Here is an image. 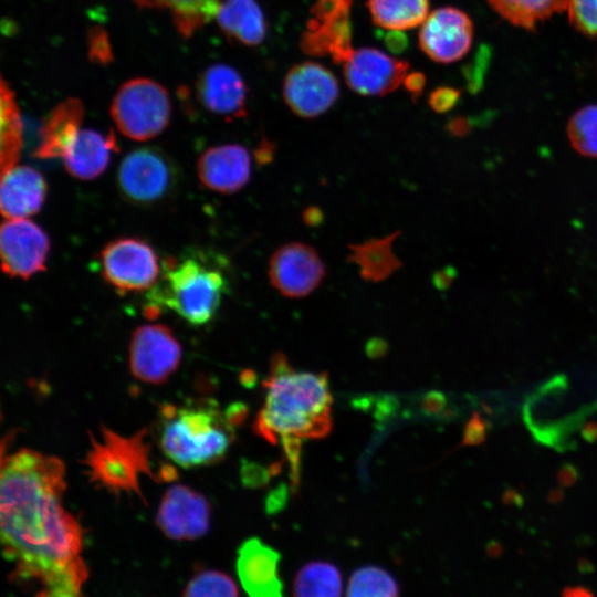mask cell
I'll return each instance as SVG.
<instances>
[{
  "label": "cell",
  "instance_id": "cell-39",
  "mask_svg": "<svg viewBox=\"0 0 597 597\" xmlns=\"http://www.w3.org/2000/svg\"><path fill=\"white\" fill-rule=\"evenodd\" d=\"M455 274L457 273L453 270V268H450V266L437 271L433 274L434 286L438 287L439 290L448 289L451 285Z\"/></svg>",
  "mask_w": 597,
  "mask_h": 597
},
{
  "label": "cell",
  "instance_id": "cell-17",
  "mask_svg": "<svg viewBox=\"0 0 597 597\" xmlns=\"http://www.w3.org/2000/svg\"><path fill=\"white\" fill-rule=\"evenodd\" d=\"M197 174L206 188L224 195L235 193L250 180V154L239 144L209 147L197 160Z\"/></svg>",
  "mask_w": 597,
  "mask_h": 597
},
{
  "label": "cell",
  "instance_id": "cell-7",
  "mask_svg": "<svg viewBox=\"0 0 597 597\" xmlns=\"http://www.w3.org/2000/svg\"><path fill=\"white\" fill-rule=\"evenodd\" d=\"M86 463L91 478L103 486L139 493V474L149 473L144 433L124 438L104 430L102 440L93 442Z\"/></svg>",
  "mask_w": 597,
  "mask_h": 597
},
{
  "label": "cell",
  "instance_id": "cell-18",
  "mask_svg": "<svg viewBox=\"0 0 597 597\" xmlns=\"http://www.w3.org/2000/svg\"><path fill=\"white\" fill-rule=\"evenodd\" d=\"M197 96L202 107L227 122L247 116V86L232 66H209L198 78Z\"/></svg>",
  "mask_w": 597,
  "mask_h": 597
},
{
  "label": "cell",
  "instance_id": "cell-30",
  "mask_svg": "<svg viewBox=\"0 0 597 597\" xmlns=\"http://www.w3.org/2000/svg\"><path fill=\"white\" fill-rule=\"evenodd\" d=\"M567 136L578 154L597 158V104L575 112L567 124Z\"/></svg>",
  "mask_w": 597,
  "mask_h": 597
},
{
  "label": "cell",
  "instance_id": "cell-28",
  "mask_svg": "<svg viewBox=\"0 0 597 597\" xmlns=\"http://www.w3.org/2000/svg\"><path fill=\"white\" fill-rule=\"evenodd\" d=\"M505 20L515 27L533 30L537 22L567 9L569 0H486Z\"/></svg>",
  "mask_w": 597,
  "mask_h": 597
},
{
  "label": "cell",
  "instance_id": "cell-14",
  "mask_svg": "<svg viewBox=\"0 0 597 597\" xmlns=\"http://www.w3.org/2000/svg\"><path fill=\"white\" fill-rule=\"evenodd\" d=\"M473 40V24L463 11L443 7L428 14L419 31V45L426 55L439 63L462 59Z\"/></svg>",
  "mask_w": 597,
  "mask_h": 597
},
{
  "label": "cell",
  "instance_id": "cell-16",
  "mask_svg": "<svg viewBox=\"0 0 597 597\" xmlns=\"http://www.w3.org/2000/svg\"><path fill=\"white\" fill-rule=\"evenodd\" d=\"M280 562V552L259 537H250L240 545L237 574L249 597H284Z\"/></svg>",
  "mask_w": 597,
  "mask_h": 597
},
{
  "label": "cell",
  "instance_id": "cell-1",
  "mask_svg": "<svg viewBox=\"0 0 597 597\" xmlns=\"http://www.w3.org/2000/svg\"><path fill=\"white\" fill-rule=\"evenodd\" d=\"M64 473L60 459L29 449L1 463L3 553L15 566L12 577L42 587L38 597H85L82 531L63 505Z\"/></svg>",
  "mask_w": 597,
  "mask_h": 597
},
{
  "label": "cell",
  "instance_id": "cell-40",
  "mask_svg": "<svg viewBox=\"0 0 597 597\" xmlns=\"http://www.w3.org/2000/svg\"><path fill=\"white\" fill-rule=\"evenodd\" d=\"M303 221L310 226H318L323 221V212L317 207H308L303 211Z\"/></svg>",
  "mask_w": 597,
  "mask_h": 597
},
{
  "label": "cell",
  "instance_id": "cell-10",
  "mask_svg": "<svg viewBox=\"0 0 597 597\" xmlns=\"http://www.w3.org/2000/svg\"><path fill=\"white\" fill-rule=\"evenodd\" d=\"M50 240L45 231L28 219L6 220L0 229L2 271L10 277L28 280L45 270Z\"/></svg>",
  "mask_w": 597,
  "mask_h": 597
},
{
  "label": "cell",
  "instance_id": "cell-3",
  "mask_svg": "<svg viewBox=\"0 0 597 597\" xmlns=\"http://www.w3.org/2000/svg\"><path fill=\"white\" fill-rule=\"evenodd\" d=\"M221 265L214 256L197 249L166 258L160 277L147 295L146 311L153 315L168 308L191 325L209 323L229 291Z\"/></svg>",
  "mask_w": 597,
  "mask_h": 597
},
{
  "label": "cell",
  "instance_id": "cell-12",
  "mask_svg": "<svg viewBox=\"0 0 597 597\" xmlns=\"http://www.w3.org/2000/svg\"><path fill=\"white\" fill-rule=\"evenodd\" d=\"M338 95L339 85L335 75L315 62L295 64L284 77V102L295 115L303 118L326 113Z\"/></svg>",
  "mask_w": 597,
  "mask_h": 597
},
{
  "label": "cell",
  "instance_id": "cell-26",
  "mask_svg": "<svg viewBox=\"0 0 597 597\" xmlns=\"http://www.w3.org/2000/svg\"><path fill=\"white\" fill-rule=\"evenodd\" d=\"M1 129L0 168L1 174L14 167L19 160L23 128L14 94L6 81L1 80Z\"/></svg>",
  "mask_w": 597,
  "mask_h": 597
},
{
  "label": "cell",
  "instance_id": "cell-21",
  "mask_svg": "<svg viewBox=\"0 0 597 597\" xmlns=\"http://www.w3.org/2000/svg\"><path fill=\"white\" fill-rule=\"evenodd\" d=\"M84 116L78 98H67L56 105L39 132L34 156L39 159L63 158L76 138Z\"/></svg>",
  "mask_w": 597,
  "mask_h": 597
},
{
  "label": "cell",
  "instance_id": "cell-15",
  "mask_svg": "<svg viewBox=\"0 0 597 597\" xmlns=\"http://www.w3.org/2000/svg\"><path fill=\"white\" fill-rule=\"evenodd\" d=\"M156 523L171 540H197L209 531L210 505L195 490L174 485L161 499Z\"/></svg>",
  "mask_w": 597,
  "mask_h": 597
},
{
  "label": "cell",
  "instance_id": "cell-38",
  "mask_svg": "<svg viewBox=\"0 0 597 597\" xmlns=\"http://www.w3.org/2000/svg\"><path fill=\"white\" fill-rule=\"evenodd\" d=\"M405 85L413 100H417L423 90L425 86V76L421 73H411L406 76Z\"/></svg>",
  "mask_w": 597,
  "mask_h": 597
},
{
  "label": "cell",
  "instance_id": "cell-22",
  "mask_svg": "<svg viewBox=\"0 0 597 597\" xmlns=\"http://www.w3.org/2000/svg\"><path fill=\"white\" fill-rule=\"evenodd\" d=\"M216 18L228 36L244 45H258L265 38L264 15L255 0H224Z\"/></svg>",
  "mask_w": 597,
  "mask_h": 597
},
{
  "label": "cell",
  "instance_id": "cell-11",
  "mask_svg": "<svg viewBox=\"0 0 597 597\" xmlns=\"http://www.w3.org/2000/svg\"><path fill=\"white\" fill-rule=\"evenodd\" d=\"M180 357V344L169 327L146 324L135 329L129 346V365L136 378L161 384L177 369Z\"/></svg>",
  "mask_w": 597,
  "mask_h": 597
},
{
  "label": "cell",
  "instance_id": "cell-23",
  "mask_svg": "<svg viewBox=\"0 0 597 597\" xmlns=\"http://www.w3.org/2000/svg\"><path fill=\"white\" fill-rule=\"evenodd\" d=\"M400 231L384 238H374L359 244H349L347 261L356 264L363 280L378 283L402 266L392 251V243Z\"/></svg>",
  "mask_w": 597,
  "mask_h": 597
},
{
  "label": "cell",
  "instance_id": "cell-32",
  "mask_svg": "<svg viewBox=\"0 0 597 597\" xmlns=\"http://www.w3.org/2000/svg\"><path fill=\"white\" fill-rule=\"evenodd\" d=\"M570 24L586 36H597V0H569L567 6Z\"/></svg>",
  "mask_w": 597,
  "mask_h": 597
},
{
  "label": "cell",
  "instance_id": "cell-27",
  "mask_svg": "<svg viewBox=\"0 0 597 597\" xmlns=\"http://www.w3.org/2000/svg\"><path fill=\"white\" fill-rule=\"evenodd\" d=\"M143 8L170 10L179 32L191 35L198 28L203 27L217 17L220 0H134Z\"/></svg>",
  "mask_w": 597,
  "mask_h": 597
},
{
  "label": "cell",
  "instance_id": "cell-34",
  "mask_svg": "<svg viewBox=\"0 0 597 597\" xmlns=\"http://www.w3.org/2000/svg\"><path fill=\"white\" fill-rule=\"evenodd\" d=\"M485 438V422L474 415L464 429L463 444H478Z\"/></svg>",
  "mask_w": 597,
  "mask_h": 597
},
{
  "label": "cell",
  "instance_id": "cell-36",
  "mask_svg": "<svg viewBox=\"0 0 597 597\" xmlns=\"http://www.w3.org/2000/svg\"><path fill=\"white\" fill-rule=\"evenodd\" d=\"M473 124L468 117L459 116L451 118L447 125L446 130L454 137H465L472 130Z\"/></svg>",
  "mask_w": 597,
  "mask_h": 597
},
{
  "label": "cell",
  "instance_id": "cell-9",
  "mask_svg": "<svg viewBox=\"0 0 597 597\" xmlns=\"http://www.w3.org/2000/svg\"><path fill=\"white\" fill-rule=\"evenodd\" d=\"M271 285L283 296L301 298L313 293L326 275L317 251L303 242H289L276 249L269 261Z\"/></svg>",
  "mask_w": 597,
  "mask_h": 597
},
{
  "label": "cell",
  "instance_id": "cell-33",
  "mask_svg": "<svg viewBox=\"0 0 597 597\" xmlns=\"http://www.w3.org/2000/svg\"><path fill=\"white\" fill-rule=\"evenodd\" d=\"M460 100V91L449 86H440L429 95V105L437 113H446L455 106Z\"/></svg>",
  "mask_w": 597,
  "mask_h": 597
},
{
  "label": "cell",
  "instance_id": "cell-37",
  "mask_svg": "<svg viewBox=\"0 0 597 597\" xmlns=\"http://www.w3.org/2000/svg\"><path fill=\"white\" fill-rule=\"evenodd\" d=\"M276 145L268 138H263L255 149V159L259 165H266L274 158Z\"/></svg>",
  "mask_w": 597,
  "mask_h": 597
},
{
  "label": "cell",
  "instance_id": "cell-25",
  "mask_svg": "<svg viewBox=\"0 0 597 597\" xmlns=\"http://www.w3.org/2000/svg\"><path fill=\"white\" fill-rule=\"evenodd\" d=\"M367 7L376 25L402 31L423 23L429 0H368Z\"/></svg>",
  "mask_w": 597,
  "mask_h": 597
},
{
  "label": "cell",
  "instance_id": "cell-35",
  "mask_svg": "<svg viewBox=\"0 0 597 597\" xmlns=\"http://www.w3.org/2000/svg\"><path fill=\"white\" fill-rule=\"evenodd\" d=\"M446 406V399L441 392L430 391L426 394L421 401V409L426 415L434 416L440 413Z\"/></svg>",
  "mask_w": 597,
  "mask_h": 597
},
{
  "label": "cell",
  "instance_id": "cell-29",
  "mask_svg": "<svg viewBox=\"0 0 597 597\" xmlns=\"http://www.w3.org/2000/svg\"><path fill=\"white\" fill-rule=\"evenodd\" d=\"M397 579L384 567L366 565L355 569L346 587V597H399Z\"/></svg>",
  "mask_w": 597,
  "mask_h": 597
},
{
  "label": "cell",
  "instance_id": "cell-4",
  "mask_svg": "<svg viewBox=\"0 0 597 597\" xmlns=\"http://www.w3.org/2000/svg\"><path fill=\"white\" fill-rule=\"evenodd\" d=\"M160 448L182 468L213 463L227 453L233 439V426L217 406H167L163 410Z\"/></svg>",
  "mask_w": 597,
  "mask_h": 597
},
{
  "label": "cell",
  "instance_id": "cell-41",
  "mask_svg": "<svg viewBox=\"0 0 597 597\" xmlns=\"http://www.w3.org/2000/svg\"><path fill=\"white\" fill-rule=\"evenodd\" d=\"M562 597H595L590 590L582 586L567 587Z\"/></svg>",
  "mask_w": 597,
  "mask_h": 597
},
{
  "label": "cell",
  "instance_id": "cell-31",
  "mask_svg": "<svg viewBox=\"0 0 597 597\" xmlns=\"http://www.w3.org/2000/svg\"><path fill=\"white\" fill-rule=\"evenodd\" d=\"M184 597H239V590L228 574L207 569L196 574L188 582Z\"/></svg>",
  "mask_w": 597,
  "mask_h": 597
},
{
  "label": "cell",
  "instance_id": "cell-8",
  "mask_svg": "<svg viewBox=\"0 0 597 597\" xmlns=\"http://www.w3.org/2000/svg\"><path fill=\"white\" fill-rule=\"evenodd\" d=\"M104 281L121 294L151 290L161 274L160 259L145 240L134 237L109 241L98 256Z\"/></svg>",
  "mask_w": 597,
  "mask_h": 597
},
{
  "label": "cell",
  "instance_id": "cell-24",
  "mask_svg": "<svg viewBox=\"0 0 597 597\" xmlns=\"http://www.w3.org/2000/svg\"><path fill=\"white\" fill-rule=\"evenodd\" d=\"M342 573L331 562L311 561L293 578L292 597H342Z\"/></svg>",
  "mask_w": 597,
  "mask_h": 597
},
{
  "label": "cell",
  "instance_id": "cell-20",
  "mask_svg": "<svg viewBox=\"0 0 597 597\" xmlns=\"http://www.w3.org/2000/svg\"><path fill=\"white\" fill-rule=\"evenodd\" d=\"M117 149L113 132L103 134L95 129H80L63 156L67 172L81 180L100 177L107 168L113 151Z\"/></svg>",
  "mask_w": 597,
  "mask_h": 597
},
{
  "label": "cell",
  "instance_id": "cell-5",
  "mask_svg": "<svg viewBox=\"0 0 597 597\" xmlns=\"http://www.w3.org/2000/svg\"><path fill=\"white\" fill-rule=\"evenodd\" d=\"M111 116L127 138L145 142L160 135L169 125L171 102L167 90L145 77L125 82L111 104Z\"/></svg>",
  "mask_w": 597,
  "mask_h": 597
},
{
  "label": "cell",
  "instance_id": "cell-6",
  "mask_svg": "<svg viewBox=\"0 0 597 597\" xmlns=\"http://www.w3.org/2000/svg\"><path fill=\"white\" fill-rule=\"evenodd\" d=\"M179 169L171 157L155 146L129 151L116 172L118 192L125 201L150 207L168 199L176 190Z\"/></svg>",
  "mask_w": 597,
  "mask_h": 597
},
{
  "label": "cell",
  "instance_id": "cell-13",
  "mask_svg": "<svg viewBox=\"0 0 597 597\" xmlns=\"http://www.w3.org/2000/svg\"><path fill=\"white\" fill-rule=\"evenodd\" d=\"M347 85L364 96H384L395 91L408 75L407 61L373 48L350 50L342 60Z\"/></svg>",
  "mask_w": 597,
  "mask_h": 597
},
{
  "label": "cell",
  "instance_id": "cell-19",
  "mask_svg": "<svg viewBox=\"0 0 597 597\" xmlns=\"http://www.w3.org/2000/svg\"><path fill=\"white\" fill-rule=\"evenodd\" d=\"M48 184L30 166H14L1 174L0 208L7 219H25L38 213L45 202Z\"/></svg>",
  "mask_w": 597,
  "mask_h": 597
},
{
  "label": "cell",
  "instance_id": "cell-2",
  "mask_svg": "<svg viewBox=\"0 0 597 597\" xmlns=\"http://www.w3.org/2000/svg\"><path fill=\"white\" fill-rule=\"evenodd\" d=\"M263 388L264 402L253 430L268 442L320 439L332 430L333 396L326 373L296 370L283 353H275Z\"/></svg>",
  "mask_w": 597,
  "mask_h": 597
}]
</instances>
